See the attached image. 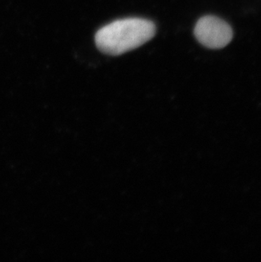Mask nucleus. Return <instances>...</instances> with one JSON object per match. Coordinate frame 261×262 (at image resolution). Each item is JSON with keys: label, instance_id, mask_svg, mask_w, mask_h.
<instances>
[{"label": "nucleus", "instance_id": "obj_1", "mask_svg": "<svg viewBox=\"0 0 261 262\" xmlns=\"http://www.w3.org/2000/svg\"><path fill=\"white\" fill-rule=\"evenodd\" d=\"M156 24L142 18L115 20L99 29L95 35L97 47L108 55H120L135 50L153 38Z\"/></svg>", "mask_w": 261, "mask_h": 262}, {"label": "nucleus", "instance_id": "obj_2", "mask_svg": "<svg viewBox=\"0 0 261 262\" xmlns=\"http://www.w3.org/2000/svg\"><path fill=\"white\" fill-rule=\"evenodd\" d=\"M195 37L198 41L209 49H222L232 38V30L226 21L208 15L200 19L195 26Z\"/></svg>", "mask_w": 261, "mask_h": 262}]
</instances>
